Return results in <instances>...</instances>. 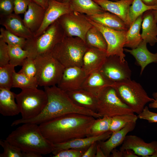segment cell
Masks as SVG:
<instances>
[{
	"instance_id": "obj_1",
	"label": "cell",
	"mask_w": 157,
	"mask_h": 157,
	"mask_svg": "<svg viewBox=\"0 0 157 157\" xmlns=\"http://www.w3.org/2000/svg\"><path fill=\"white\" fill-rule=\"evenodd\" d=\"M95 118L80 113H69L39 126L44 136L52 143L56 144L87 137Z\"/></svg>"
},
{
	"instance_id": "obj_2",
	"label": "cell",
	"mask_w": 157,
	"mask_h": 157,
	"mask_svg": "<svg viewBox=\"0 0 157 157\" xmlns=\"http://www.w3.org/2000/svg\"><path fill=\"white\" fill-rule=\"evenodd\" d=\"M48 100L45 107L37 116L28 119H19L12 123L14 126L26 123L40 125L60 116L69 113H77L92 116L96 118L101 117L97 113L80 107L75 104L66 92L57 85L44 87Z\"/></svg>"
},
{
	"instance_id": "obj_3",
	"label": "cell",
	"mask_w": 157,
	"mask_h": 157,
	"mask_svg": "<svg viewBox=\"0 0 157 157\" xmlns=\"http://www.w3.org/2000/svg\"><path fill=\"white\" fill-rule=\"evenodd\" d=\"M17 127L6 139L22 151L42 156L52 153L54 144L43 135L39 125L26 123Z\"/></svg>"
},
{
	"instance_id": "obj_4",
	"label": "cell",
	"mask_w": 157,
	"mask_h": 157,
	"mask_svg": "<svg viewBox=\"0 0 157 157\" xmlns=\"http://www.w3.org/2000/svg\"><path fill=\"white\" fill-rule=\"evenodd\" d=\"M111 86L121 100L138 115L147 104L155 100L149 96L140 83L131 79L114 83Z\"/></svg>"
},
{
	"instance_id": "obj_5",
	"label": "cell",
	"mask_w": 157,
	"mask_h": 157,
	"mask_svg": "<svg viewBox=\"0 0 157 157\" xmlns=\"http://www.w3.org/2000/svg\"><path fill=\"white\" fill-rule=\"evenodd\" d=\"M88 48L85 42L76 37H65L52 51V55L65 68L82 67L84 55Z\"/></svg>"
},
{
	"instance_id": "obj_6",
	"label": "cell",
	"mask_w": 157,
	"mask_h": 157,
	"mask_svg": "<svg viewBox=\"0 0 157 157\" xmlns=\"http://www.w3.org/2000/svg\"><path fill=\"white\" fill-rule=\"evenodd\" d=\"M65 37L63 31L57 20L39 36L26 40L23 49L28 51V57L34 59L39 55L51 53Z\"/></svg>"
},
{
	"instance_id": "obj_7",
	"label": "cell",
	"mask_w": 157,
	"mask_h": 157,
	"mask_svg": "<svg viewBox=\"0 0 157 157\" xmlns=\"http://www.w3.org/2000/svg\"><path fill=\"white\" fill-rule=\"evenodd\" d=\"M34 60L36 68L35 77L38 86L44 87L57 85L65 69L64 67L51 53L38 56Z\"/></svg>"
},
{
	"instance_id": "obj_8",
	"label": "cell",
	"mask_w": 157,
	"mask_h": 157,
	"mask_svg": "<svg viewBox=\"0 0 157 157\" xmlns=\"http://www.w3.org/2000/svg\"><path fill=\"white\" fill-rule=\"evenodd\" d=\"M22 119L26 120L34 118L42 111L48 100L44 90L37 88L22 90L15 95Z\"/></svg>"
},
{
	"instance_id": "obj_9",
	"label": "cell",
	"mask_w": 157,
	"mask_h": 157,
	"mask_svg": "<svg viewBox=\"0 0 157 157\" xmlns=\"http://www.w3.org/2000/svg\"><path fill=\"white\" fill-rule=\"evenodd\" d=\"M97 96V112L102 117L134 113L121 100L112 86L103 89Z\"/></svg>"
},
{
	"instance_id": "obj_10",
	"label": "cell",
	"mask_w": 157,
	"mask_h": 157,
	"mask_svg": "<svg viewBox=\"0 0 157 157\" xmlns=\"http://www.w3.org/2000/svg\"><path fill=\"white\" fill-rule=\"evenodd\" d=\"M57 20L65 37H78L85 42L86 33L92 26L85 15L75 11L64 15Z\"/></svg>"
},
{
	"instance_id": "obj_11",
	"label": "cell",
	"mask_w": 157,
	"mask_h": 157,
	"mask_svg": "<svg viewBox=\"0 0 157 157\" xmlns=\"http://www.w3.org/2000/svg\"><path fill=\"white\" fill-rule=\"evenodd\" d=\"M86 16L90 23L103 34L107 44L106 51L107 56L117 55L122 61H125L126 55L124 53V47L127 30L119 31L108 28L93 21Z\"/></svg>"
},
{
	"instance_id": "obj_12",
	"label": "cell",
	"mask_w": 157,
	"mask_h": 157,
	"mask_svg": "<svg viewBox=\"0 0 157 157\" xmlns=\"http://www.w3.org/2000/svg\"><path fill=\"white\" fill-rule=\"evenodd\" d=\"M99 71L113 83L131 79V71L128 62L122 61L117 55L107 56Z\"/></svg>"
},
{
	"instance_id": "obj_13",
	"label": "cell",
	"mask_w": 157,
	"mask_h": 157,
	"mask_svg": "<svg viewBox=\"0 0 157 157\" xmlns=\"http://www.w3.org/2000/svg\"><path fill=\"white\" fill-rule=\"evenodd\" d=\"M72 11L69 2L49 0L42 23L39 29L34 34V37H38L42 34L49 26L61 16Z\"/></svg>"
},
{
	"instance_id": "obj_14",
	"label": "cell",
	"mask_w": 157,
	"mask_h": 157,
	"mask_svg": "<svg viewBox=\"0 0 157 157\" xmlns=\"http://www.w3.org/2000/svg\"><path fill=\"white\" fill-rule=\"evenodd\" d=\"M87 76L82 67L65 68L57 86L65 92L81 89Z\"/></svg>"
},
{
	"instance_id": "obj_15",
	"label": "cell",
	"mask_w": 157,
	"mask_h": 157,
	"mask_svg": "<svg viewBox=\"0 0 157 157\" xmlns=\"http://www.w3.org/2000/svg\"><path fill=\"white\" fill-rule=\"evenodd\" d=\"M157 147V141L145 142L143 139L134 135H126L119 150L130 149L138 156L150 157Z\"/></svg>"
},
{
	"instance_id": "obj_16",
	"label": "cell",
	"mask_w": 157,
	"mask_h": 157,
	"mask_svg": "<svg viewBox=\"0 0 157 157\" xmlns=\"http://www.w3.org/2000/svg\"><path fill=\"white\" fill-rule=\"evenodd\" d=\"M0 24L13 33L26 40L34 37V33L26 27L19 15L13 13L0 16Z\"/></svg>"
},
{
	"instance_id": "obj_17",
	"label": "cell",
	"mask_w": 157,
	"mask_h": 157,
	"mask_svg": "<svg viewBox=\"0 0 157 157\" xmlns=\"http://www.w3.org/2000/svg\"><path fill=\"white\" fill-rule=\"evenodd\" d=\"M107 56L106 51L94 47H88L83 57L82 68L88 76L99 71Z\"/></svg>"
},
{
	"instance_id": "obj_18",
	"label": "cell",
	"mask_w": 157,
	"mask_h": 157,
	"mask_svg": "<svg viewBox=\"0 0 157 157\" xmlns=\"http://www.w3.org/2000/svg\"><path fill=\"white\" fill-rule=\"evenodd\" d=\"M112 133L109 131L99 135L78 138L64 143L54 144V149L52 154L53 155L61 150L67 149L85 151L93 143L107 140Z\"/></svg>"
},
{
	"instance_id": "obj_19",
	"label": "cell",
	"mask_w": 157,
	"mask_h": 157,
	"mask_svg": "<svg viewBox=\"0 0 157 157\" xmlns=\"http://www.w3.org/2000/svg\"><path fill=\"white\" fill-rule=\"evenodd\" d=\"M106 11L109 12L119 17L130 27L129 10L133 0H93Z\"/></svg>"
},
{
	"instance_id": "obj_20",
	"label": "cell",
	"mask_w": 157,
	"mask_h": 157,
	"mask_svg": "<svg viewBox=\"0 0 157 157\" xmlns=\"http://www.w3.org/2000/svg\"><path fill=\"white\" fill-rule=\"evenodd\" d=\"M136 124V122L130 123L120 130L112 133L106 140L97 142L106 157L110 156L113 149L122 144L127 134L134 129Z\"/></svg>"
},
{
	"instance_id": "obj_21",
	"label": "cell",
	"mask_w": 157,
	"mask_h": 157,
	"mask_svg": "<svg viewBox=\"0 0 157 157\" xmlns=\"http://www.w3.org/2000/svg\"><path fill=\"white\" fill-rule=\"evenodd\" d=\"M46 9L31 1L24 14L23 19L24 23L34 34L39 29L42 23Z\"/></svg>"
},
{
	"instance_id": "obj_22",
	"label": "cell",
	"mask_w": 157,
	"mask_h": 157,
	"mask_svg": "<svg viewBox=\"0 0 157 157\" xmlns=\"http://www.w3.org/2000/svg\"><path fill=\"white\" fill-rule=\"evenodd\" d=\"M147 44L143 40L135 49L124 48V51L133 56L136 64L140 67V75L147 65L152 63H157V52L153 53L150 52L147 49Z\"/></svg>"
},
{
	"instance_id": "obj_23",
	"label": "cell",
	"mask_w": 157,
	"mask_h": 157,
	"mask_svg": "<svg viewBox=\"0 0 157 157\" xmlns=\"http://www.w3.org/2000/svg\"><path fill=\"white\" fill-rule=\"evenodd\" d=\"M142 16L141 34L142 40L150 46H153L157 43V21L153 10L146 11Z\"/></svg>"
},
{
	"instance_id": "obj_24",
	"label": "cell",
	"mask_w": 157,
	"mask_h": 157,
	"mask_svg": "<svg viewBox=\"0 0 157 157\" xmlns=\"http://www.w3.org/2000/svg\"><path fill=\"white\" fill-rule=\"evenodd\" d=\"M66 92L77 106L97 113V96L82 88Z\"/></svg>"
},
{
	"instance_id": "obj_25",
	"label": "cell",
	"mask_w": 157,
	"mask_h": 157,
	"mask_svg": "<svg viewBox=\"0 0 157 157\" xmlns=\"http://www.w3.org/2000/svg\"><path fill=\"white\" fill-rule=\"evenodd\" d=\"M87 16L93 21L111 29L124 31H127L129 28L121 18L109 12L105 11L101 13Z\"/></svg>"
},
{
	"instance_id": "obj_26",
	"label": "cell",
	"mask_w": 157,
	"mask_h": 157,
	"mask_svg": "<svg viewBox=\"0 0 157 157\" xmlns=\"http://www.w3.org/2000/svg\"><path fill=\"white\" fill-rule=\"evenodd\" d=\"M16 94L10 90L0 88V113L4 116H13L20 113L15 101Z\"/></svg>"
},
{
	"instance_id": "obj_27",
	"label": "cell",
	"mask_w": 157,
	"mask_h": 157,
	"mask_svg": "<svg viewBox=\"0 0 157 157\" xmlns=\"http://www.w3.org/2000/svg\"><path fill=\"white\" fill-rule=\"evenodd\" d=\"M113 83L107 79L99 70L91 73L87 76L82 88L97 96L103 89L111 86Z\"/></svg>"
},
{
	"instance_id": "obj_28",
	"label": "cell",
	"mask_w": 157,
	"mask_h": 157,
	"mask_svg": "<svg viewBox=\"0 0 157 157\" xmlns=\"http://www.w3.org/2000/svg\"><path fill=\"white\" fill-rule=\"evenodd\" d=\"M73 11L90 16L105 11L93 0H70L69 2Z\"/></svg>"
},
{
	"instance_id": "obj_29",
	"label": "cell",
	"mask_w": 157,
	"mask_h": 157,
	"mask_svg": "<svg viewBox=\"0 0 157 157\" xmlns=\"http://www.w3.org/2000/svg\"><path fill=\"white\" fill-rule=\"evenodd\" d=\"M143 14L140 16L137 19L127 30L124 47H128L131 49H135L143 40L140 33Z\"/></svg>"
},
{
	"instance_id": "obj_30",
	"label": "cell",
	"mask_w": 157,
	"mask_h": 157,
	"mask_svg": "<svg viewBox=\"0 0 157 157\" xmlns=\"http://www.w3.org/2000/svg\"><path fill=\"white\" fill-rule=\"evenodd\" d=\"M85 43L88 47H94L106 51L107 44L103 34L93 25L86 33Z\"/></svg>"
},
{
	"instance_id": "obj_31",
	"label": "cell",
	"mask_w": 157,
	"mask_h": 157,
	"mask_svg": "<svg viewBox=\"0 0 157 157\" xmlns=\"http://www.w3.org/2000/svg\"><path fill=\"white\" fill-rule=\"evenodd\" d=\"M0 145L3 151L0 157H42V156L32 153H25L12 144L6 140H0Z\"/></svg>"
},
{
	"instance_id": "obj_32",
	"label": "cell",
	"mask_w": 157,
	"mask_h": 157,
	"mask_svg": "<svg viewBox=\"0 0 157 157\" xmlns=\"http://www.w3.org/2000/svg\"><path fill=\"white\" fill-rule=\"evenodd\" d=\"M138 116L134 113L117 115L111 117L110 131L112 133L119 131L129 123L136 122Z\"/></svg>"
},
{
	"instance_id": "obj_33",
	"label": "cell",
	"mask_w": 157,
	"mask_h": 157,
	"mask_svg": "<svg viewBox=\"0 0 157 157\" xmlns=\"http://www.w3.org/2000/svg\"><path fill=\"white\" fill-rule=\"evenodd\" d=\"M38 85L35 77L31 78L15 72L13 74L12 88L22 90L37 88Z\"/></svg>"
},
{
	"instance_id": "obj_34",
	"label": "cell",
	"mask_w": 157,
	"mask_h": 157,
	"mask_svg": "<svg viewBox=\"0 0 157 157\" xmlns=\"http://www.w3.org/2000/svg\"><path fill=\"white\" fill-rule=\"evenodd\" d=\"M102 117L95 119L90 128L87 137L99 135L110 131L111 117Z\"/></svg>"
},
{
	"instance_id": "obj_35",
	"label": "cell",
	"mask_w": 157,
	"mask_h": 157,
	"mask_svg": "<svg viewBox=\"0 0 157 157\" xmlns=\"http://www.w3.org/2000/svg\"><path fill=\"white\" fill-rule=\"evenodd\" d=\"M156 9H157V6H147L142 0H133L129 10L130 26L140 16L146 11Z\"/></svg>"
},
{
	"instance_id": "obj_36",
	"label": "cell",
	"mask_w": 157,
	"mask_h": 157,
	"mask_svg": "<svg viewBox=\"0 0 157 157\" xmlns=\"http://www.w3.org/2000/svg\"><path fill=\"white\" fill-rule=\"evenodd\" d=\"M9 64L15 67L22 65L24 60L28 57V51L22 47L8 45Z\"/></svg>"
},
{
	"instance_id": "obj_37",
	"label": "cell",
	"mask_w": 157,
	"mask_h": 157,
	"mask_svg": "<svg viewBox=\"0 0 157 157\" xmlns=\"http://www.w3.org/2000/svg\"><path fill=\"white\" fill-rule=\"evenodd\" d=\"M15 67L9 63L0 67V88L10 90L12 88Z\"/></svg>"
},
{
	"instance_id": "obj_38",
	"label": "cell",
	"mask_w": 157,
	"mask_h": 157,
	"mask_svg": "<svg viewBox=\"0 0 157 157\" xmlns=\"http://www.w3.org/2000/svg\"><path fill=\"white\" fill-rule=\"evenodd\" d=\"M0 39L8 45L19 47L24 49L26 39L18 36L3 27L0 28Z\"/></svg>"
},
{
	"instance_id": "obj_39",
	"label": "cell",
	"mask_w": 157,
	"mask_h": 157,
	"mask_svg": "<svg viewBox=\"0 0 157 157\" xmlns=\"http://www.w3.org/2000/svg\"><path fill=\"white\" fill-rule=\"evenodd\" d=\"M22 66V68L18 73L31 78L35 77L36 68L34 59L29 57L27 58L24 61Z\"/></svg>"
},
{
	"instance_id": "obj_40",
	"label": "cell",
	"mask_w": 157,
	"mask_h": 157,
	"mask_svg": "<svg viewBox=\"0 0 157 157\" xmlns=\"http://www.w3.org/2000/svg\"><path fill=\"white\" fill-rule=\"evenodd\" d=\"M8 44L0 39V67L9 63Z\"/></svg>"
},
{
	"instance_id": "obj_41",
	"label": "cell",
	"mask_w": 157,
	"mask_h": 157,
	"mask_svg": "<svg viewBox=\"0 0 157 157\" xmlns=\"http://www.w3.org/2000/svg\"><path fill=\"white\" fill-rule=\"evenodd\" d=\"M14 0H0V16L10 15L14 12Z\"/></svg>"
},
{
	"instance_id": "obj_42",
	"label": "cell",
	"mask_w": 157,
	"mask_h": 157,
	"mask_svg": "<svg viewBox=\"0 0 157 157\" xmlns=\"http://www.w3.org/2000/svg\"><path fill=\"white\" fill-rule=\"evenodd\" d=\"M85 151L72 149L61 150L53 154V157H82Z\"/></svg>"
},
{
	"instance_id": "obj_43",
	"label": "cell",
	"mask_w": 157,
	"mask_h": 157,
	"mask_svg": "<svg viewBox=\"0 0 157 157\" xmlns=\"http://www.w3.org/2000/svg\"><path fill=\"white\" fill-rule=\"evenodd\" d=\"M138 116V118L146 120L150 123L157 122V113L150 111L147 106H145Z\"/></svg>"
},
{
	"instance_id": "obj_44",
	"label": "cell",
	"mask_w": 157,
	"mask_h": 157,
	"mask_svg": "<svg viewBox=\"0 0 157 157\" xmlns=\"http://www.w3.org/2000/svg\"><path fill=\"white\" fill-rule=\"evenodd\" d=\"M14 13L17 15L24 14L27 10L31 0H14Z\"/></svg>"
},
{
	"instance_id": "obj_45",
	"label": "cell",
	"mask_w": 157,
	"mask_h": 157,
	"mask_svg": "<svg viewBox=\"0 0 157 157\" xmlns=\"http://www.w3.org/2000/svg\"><path fill=\"white\" fill-rule=\"evenodd\" d=\"M97 142L92 144L83 154L82 157H95Z\"/></svg>"
},
{
	"instance_id": "obj_46",
	"label": "cell",
	"mask_w": 157,
	"mask_h": 157,
	"mask_svg": "<svg viewBox=\"0 0 157 157\" xmlns=\"http://www.w3.org/2000/svg\"><path fill=\"white\" fill-rule=\"evenodd\" d=\"M122 151V157H138L133 151L130 149H126Z\"/></svg>"
},
{
	"instance_id": "obj_47",
	"label": "cell",
	"mask_w": 157,
	"mask_h": 157,
	"mask_svg": "<svg viewBox=\"0 0 157 157\" xmlns=\"http://www.w3.org/2000/svg\"><path fill=\"white\" fill-rule=\"evenodd\" d=\"M49 0H31V1L46 9L48 6Z\"/></svg>"
},
{
	"instance_id": "obj_48",
	"label": "cell",
	"mask_w": 157,
	"mask_h": 157,
	"mask_svg": "<svg viewBox=\"0 0 157 157\" xmlns=\"http://www.w3.org/2000/svg\"><path fill=\"white\" fill-rule=\"evenodd\" d=\"M111 157H122V151L118 150L115 148L111 151Z\"/></svg>"
},
{
	"instance_id": "obj_49",
	"label": "cell",
	"mask_w": 157,
	"mask_h": 157,
	"mask_svg": "<svg viewBox=\"0 0 157 157\" xmlns=\"http://www.w3.org/2000/svg\"><path fill=\"white\" fill-rule=\"evenodd\" d=\"M95 157H106L104 152L97 143Z\"/></svg>"
},
{
	"instance_id": "obj_50",
	"label": "cell",
	"mask_w": 157,
	"mask_h": 157,
	"mask_svg": "<svg viewBox=\"0 0 157 157\" xmlns=\"http://www.w3.org/2000/svg\"><path fill=\"white\" fill-rule=\"evenodd\" d=\"M146 5L149 6H157V0H142Z\"/></svg>"
},
{
	"instance_id": "obj_51",
	"label": "cell",
	"mask_w": 157,
	"mask_h": 157,
	"mask_svg": "<svg viewBox=\"0 0 157 157\" xmlns=\"http://www.w3.org/2000/svg\"><path fill=\"white\" fill-rule=\"evenodd\" d=\"M148 107L150 108H157V99L151 102L149 104Z\"/></svg>"
},
{
	"instance_id": "obj_52",
	"label": "cell",
	"mask_w": 157,
	"mask_h": 157,
	"mask_svg": "<svg viewBox=\"0 0 157 157\" xmlns=\"http://www.w3.org/2000/svg\"><path fill=\"white\" fill-rule=\"evenodd\" d=\"M153 12L154 17L157 21V9L153 10Z\"/></svg>"
},
{
	"instance_id": "obj_53",
	"label": "cell",
	"mask_w": 157,
	"mask_h": 157,
	"mask_svg": "<svg viewBox=\"0 0 157 157\" xmlns=\"http://www.w3.org/2000/svg\"><path fill=\"white\" fill-rule=\"evenodd\" d=\"M150 157H157V147L155 149L154 153Z\"/></svg>"
},
{
	"instance_id": "obj_54",
	"label": "cell",
	"mask_w": 157,
	"mask_h": 157,
	"mask_svg": "<svg viewBox=\"0 0 157 157\" xmlns=\"http://www.w3.org/2000/svg\"><path fill=\"white\" fill-rule=\"evenodd\" d=\"M152 96L153 98L155 99H157V92H153L152 94Z\"/></svg>"
},
{
	"instance_id": "obj_55",
	"label": "cell",
	"mask_w": 157,
	"mask_h": 157,
	"mask_svg": "<svg viewBox=\"0 0 157 157\" xmlns=\"http://www.w3.org/2000/svg\"><path fill=\"white\" fill-rule=\"evenodd\" d=\"M70 0H62L61 1L64 2H69Z\"/></svg>"
},
{
	"instance_id": "obj_56",
	"label": "cell",
	"mask_w": 157,
	"mask_h": 157,
	"mask_svg": "<svg viewBox=\"0 0 157 157\" xmlns=\"http://www.w3.org/2000/svg\"><path fill=\"white\" fill-rule=\"evenodd\" d=\"M109 0L112 1H117L119 0Z\"/></svg>"
},
{
	"instance_id": "obj_57",
	"label": "cell",
	"mask_w": 157,
	"mask_h": 157,
	"mask_svg": "<svg viewBox=\"0 0 157 157\" xmlns=\"http://www.w3.org/2000/svg\"><path fill=\"white\" fill-rule=\"evenodd\" d=\"M56 0L58 1H61L62 0Z\"/></svg>"
}]
</instances>
